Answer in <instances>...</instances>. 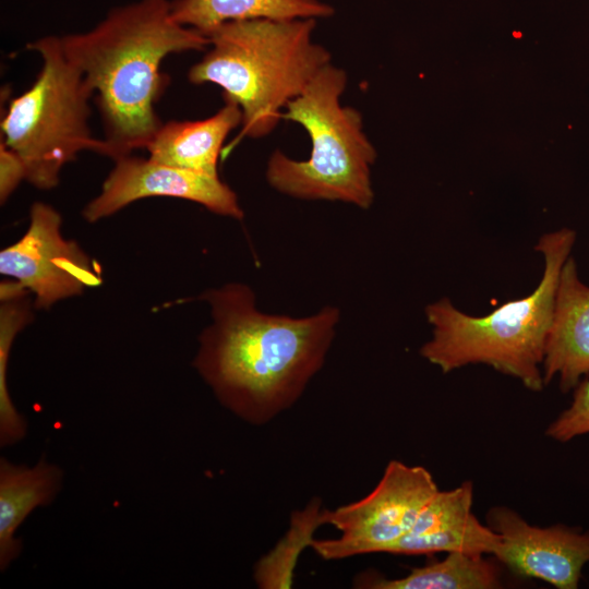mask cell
I'll list each match as a JSON object with an SVG mask.
<instances>
[{
    "instance_id": "cell-1",
    "label": "cell",
    "mask_w": 589,
    "mask_h": 589,
    "mask_svg": "<svg viewBox=\"0 0 589 589\" xmlns=\"http://www.w3.org/2000/svg\"><path fill=\"white\" fill-rule=\"evenodd\" d=\"M211 324L193 366L217 400L242 421L263 425L291 408L321 370L339 322L325 306L306 317L268 314L252 289L231 283L204 292Z\"/></svg>"
},
{
    "instance_id": "cell-2",
    "label": "cell",
    "mask_w": 589,
    "mask_h": 589,
    "mask_svg": "<svg viewBox=\"0 0 589 589\" xmlns=\"http://www.w3.org/2000/svg\"><path fill=\"white\" fill-rule=\"evenodd\" d=\"M60 37L96 94L106 156L113 160L146 148L163 124L155 110L167 85L163 61L209 47L207 36L172 19L170 0L116 7L93 28Z\"/></svg>"
},
{
    "instance_id": "cell-3",
    "label": "cell",
    "mask_w": 589,
    "mask_h": 589,
    "mask_svg": "<svg viewBox=\"0 0 589 589\" xmlns=\"http://www.w3.org/2000/svg\"><path fill=\"white\" fill-rule=\"evenodd\" d=\"M315 19L227 22L207 35L209 50L188 72L192 84H215L242 112L241 135L263 137L281 119L330 53L312 40Z\"/></svg>"
},
{
    "instance_id": "cell-4",
    "label": "cell",
    "mask_w": 589,
    "mask_h": 589,
    "mask_svg": "<svg viewBox=\"0 0 589 589\" xmlns=\"http://www.w3.org/2000/svg\"><path fill=\"white\" fill-rule=\"evenodd\" d=\"M575 240L576 232L568 228L542 235L534 249L543 255L544 269L536 289L484 316L466 314L448 298L428 304L425 316L432 336L420 348V354L443 373L485 364L532 392H541L544 346L557 281Z\"/></svg>"
},
{
    "instance_id": "cell-5",
    "label": "cell",
    "mask_w": 589,
    "mask_h": 589,
    "mask_svg": "<svg viewBox=\"0 0 589 589\" xmlns=\"http://www.w3.org/2000/svg\"><path fill=\"white\" fill-rule=\"evenodd\" d=\"M347 74L328 63L286 106L281 118L302 125L312 142L308 160L280 151L268 159L266 179L277 191L302 200L340 201L369 208L374 199L371 167L376 152L362 117L340 104Z\"/></svg>"
},
{
    "instance_id": "cell-6",
    "label": "cell",
    "mask_w": 589,
    "mask_h": 589,
    "mask_svg": "<svg viewBox=\"0 0 589 589\" xmlns=\"http://www.w3.org/2000/svg\"><path fill=\"white\" fill-rule=\"evenodd\" d=\"M43 65L33 85L12 98L1 120V141L23 161L26 181L39 190L60 182L62 168L83 151L106 156L103 139L88 125L94 95L81 71L67 58L60 36L27 44Z\"/></svg>"
},
{
    "instance_id": "cell-7",
    "label": "cell",
    "mask_w": 589,
    "mask_h": 589,
    "mask_svg": "<svg viewBox=\"0 0 589 589\" xmlns=\"http://www.w3.org/2000/svg\"><path fill=\"white\" fill-rule=\"evenodd\" d=\"M422 466L390 460L376 486L363 498L321 512L323 525L340 531L336 539L312 540L324 560H341L384 552L412 529L419 514L438 491Z\"/></svg>"
},
{
    "instance_id": "cell-8",
    "label": "cell",
    "mask_w": 589,
    "mask_h": 589,
    "mask_svg": "<svg viewBox=\"0 0 589 589\" xmlns=\"http://www.w3.org/2000/svg\"><path fill=\"white\" fill-rule=\"evenodd\" d=\"M62 218L51 205L35 202L23 237L0 252V273L34 294V306L48 309L101 284L99 266L61 233Z\"/></svg>"
},
{
    "instance_id": "cell-9",
    "label": "cell",
    "mask_w": 589,
    "mask_h": 589,
    "mask_svg": "<svg viewBox=\"0 0 589 589\" xmlns=\"http://www.w3.org/2000/svg\"><path fill=\"white\" fill-rule=\"evenodd\" d=\"M155 196L192 201L217 215L243 218L237 194L218 176L131 155L115 160L100 193L86 204L82 216L96 223L135 201Z\"/></svg>"
},
{
    "instance_id": "cell-10",
    "label": "cell",
    "mask_w": 589,
    "mask_h": 589,
    "mask_svg": "<svg viewBox=\"0 0 589 589\" xmlns=\"http://www.w3.org/2000/svg\"><path fill=\"white\" fill-rule=\"evenodd\" d=\"M486 525L500 536L494 553L516 576L543 580L557 589H577L589 563V530L562 524L537 527L506 506L486 513Z\"/></svg>"
},
{
    "instance_id": "cell-11",
    "label": "cell",
    "mask_w": 589,
    "mask_h": 589,
    "mask_svg": "<svg viewBox=\"0 0 589 589\" xmlns=\"http://www.w3.org/2000/svg\"><path fill=\"white\" fill-rule=\"evenodd\" d=\"M542 374L544 385L558 376L563 393L574 389L582 376H589V286L580 280L570 256L557 281Z\"/></svg>"
},
{
    "instance_id": "cell-12",
    "label": "cell",
    "mask_w": 589,
    "mask_h": 589,
    "mask_svg": "<svg viewBox=\"0 0 589 589\" xmlns=\"http://www.w3.org/2000/svg\"><path fill=\"white\" fill-rule=\"evenodd\" d=\"M63 470L43 456L34 466L0 459V570L5 572L22 550L19 527L37 507L50 505L62 489Z\"/></svg>"
},
{
    "instance_id": "cell-13",
    "label": "cell",
    "mask_w": 589,
    "mask_h": 589,
    "mask_svg": "<svg viewBox=\"0 0 589 589\" xmlns=\"http://www.w3.org/2000/svg\"><path fill=\"white\" fill-rule=\"evenodd\" d=\"M238 105H225L212 117L163 123L146 149L148 158L169 166L218 176L217 165L228 134L241 125Z\"/></svg>"
},
{
    "instance_id": "cell-14",
    "label": "cell",
    "mask_w": 589,
    "mask_h": 589,
    "mask_svg": "<svg viewBox=\"0 0 589 589\" xmlns=\"http://www.w3.org/2000/svg\"><path fill=\"white\" fill-rule=\"evenodd\" d=\"M172 19L205 36L227 22L255 19H324L334 9L321 0H171Z\"/></svg>"
},
{
    "instance_id": "cell-15",
    "label": "cell",
    "mask_w": 589,
    "mask_h": 589,
    "mask_svg": "<svg viewBox=\"0 0 589 589\" xmlns=\"http://www.w3.org/2000/svg\"><path fill=\"white\" fill-rule=\"evenodd\" d=\"M484 556L450 552L444 560L414 567L400 578L388 579L374 573H365L356 578L354 587L364 589L501 588L498 565Z\"/></svg>"
},
{
    "instance_id": "cell-16",
    "label": "cell",
    "mask_w": 589,
    "mask_h": 589,
    "mask_svg": "<svg viewBox=\"0 0 589 589\" xmlns=\"http://www.w3.org/2000/svg\"><path fill=\"white\" fill-rule=\"evenodd\" d=\"M32 294L16 280L0 285V446L21 442L27 421L15 408L7 385V369L14 338L32 320Z\"/></svg>"
},
{
    "instance_id": "cell-17",
    "label": "cell",
    "mask_w": 589,
    "mask_h": 589,
    "mask_svg": "<svg viewBox=\"0 0 589 589\" xmlns=\"http://www.w3.org/2000/svg\"><path fill=\"white\" fill-rule=\"evenodd\" d=\"M498 545L500 536L486 524H481L472 514L462 521L432 533L406 534L386 553L420 555L462 552L472 555H494Z\"/></svg>"
},
{
    "instance_id": "cell-18",
    "label": "cell",
    "mask_w": 589,
    "mask_h": 589,
    "mask_svg": "<svg viewBox=\"0 0 589 589\" xmlns=\"http://www.w3.org/2000/svg\"><path fill=\"white\" fill-rule=\"evenodd\" d=\"M472 502L473 484L470 480L452 490H438L425 504L407 534H428L462 521L472 515Z\"/></svg>"
},
{
    "instance_id": "cell-19",
    "label": "cell",
    "mask_w": 589,
    "mask_h": 589,
    "mask_svg": "<svg viewBox=\"0 0 589 589\" xmlns=\"http://www.w3.org/2000/svg\"><path fill=\"white\" fill-rule=\"evenodd\" d=\"M589 434V378L574 388L570 405L546 428L545 435L554 441L566 443L575 437Z\"/></svg>"
},
{
    "instance_id": "cell-20",
    "label": "cell",
    "mask_w": 589,
    "mask_h": 589,
    "mask_svg": "<svg viewBox=\"0 0 589 589\" xmlns=\"http://www.w3.org/2000/svg\"><path fill=\"white\" fill-rule=\"evenodd\" d=\"M26 180L23 161L2 141L0 144V200L5 203L19 184Z\"/></svg>"
}]
</instances>
